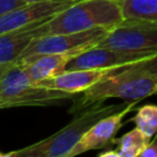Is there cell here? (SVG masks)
Here are the masks:
<instances>
[{
	"label": "cell",
	"mask_w": 157,
	"mask_h": 157,
	"mask_svg": "<svg viewBox=\"0 0 157 157\" xmlns=\"http://www.w3.org/2000/svg\"><path fill=\"white\" fill-rule=\"evenodd\" d=\"M140 63L123 66L118 71L105 76L96 85L83 91L81 98L75 101L70 112H78L86 107L103 103L109 98L137 102L156 93L157 74L146 70L140 65Z\"/></svg>",
	"instance_id": "1"
},
{
	"label": "cell",
	"mask_w": 157,
	"mask_h": 157,
	"mask_svg": "<svg viewBox=\"0 0 157 157\" xmlns=\"http://www.w3.org/2000/svg\"><path fill=\"white\" fill-rule=\"evenodd\" d=\"M129 102L121 104L97 103L77 112V115L53 135L27 147L5 153L6 157H70L74 147L82 135L99 119L121 109Z\"/></svg>",
	"instance_id": "2"
},
{
	"label": "cell",
	"mask_w": 157,
	"mask_h": 157,
	"mask_svg": "<svg viewBox=\"0 0 157 157\" xmlns=\"http://www.w3.org/2000/svg\"><path fill=\"white\" fill-rule=\"evenodd\" d=\"M123 21L117 0H80L39 25V33L59 34L108 28Z\"/></svg>",
	"instance_id": "3"
},
{
	"label": "cell",
	"mask_w": 157,
	"mask_h": 157,
	"mask_svg": "<svg viewBox=\"0 0 157 157\" xmlns=\"http://www.w3.org/2000/svg\"><path fill=\"white\" fill-rule=\"evenodd\" d=\"M74 96L33 82L16 61L0 66V109L52 105L72 99Z\"/></svg>",
	"instance_id": "4"
},
{
	"label": "cell",
	"mask_w": 157,
	"mask_h": 157,
	"mask_svg": "<svg viewBox=\"0 0 157 157\" xmlns=\"http://www.w3.org/2000/svg\"><path fill=\"white\" fill-rule=\"evenodd\" d=\"M97 47L131 53H157V23L123 20L112 27Z\"/></svg>",
	"instance_id": "5"
},
{
	"label": "cell",
	"mask_w": 157,
	"mask_h": 157,
	"mask_svg": "<svg viewBox=\"0 0 157 157\" xmlns=\"http://www.w3.org/2000/svg\"><path fill=\"white\" fill-rule=\"evenodd\" d=\"M108 28H93L83 32L42 36L34 38L23 50L18 59H23L37 54L83 52L91 47L97 45V43L108 33Z\"/></svg>",
	"instance_id": "6"
},
{
	"label": "cell",
	"mask_w": 157,
	"mask_h": 157,
	"mask_svg": "<svg viewBox=\"0 0 157 157\" xmlns=\"http://www.w3.org/2000/svg\"><path fill=\"white\" fill-rule=\"evenodd\" d=\"M156 54V53H155ZM152 53H131L121 52L102 47H91L76 54L66 65V70H85V69H109L131 65L144 61L152 55Z\"/></svg>",
	"instance_id": "7"
},
{
	"label": "cell",
	"mask_w": 157,
	"mask_h": 157,
	"mask_svg": "<svg viewBox=\"0 0 157 157\" xmlns=\"http://www.w3.org/2000/svg\"><path fill=\"white\" fill-rule=\"evenodd\" d=\"M136 101H130L121 109L97 120L80 139V141L74 147L70 157L93 151L99 148H105L108 145L114 142V137L118 130L123 125V119L126 114H129L134 107Z\"/></svg>",
	"instance_id": "8"
},
{
	"label": "cell",
	"mask_w": 157,
	"mask_h": 157,
	"mask_svg": "<svg viewBox=\"0 0 157 157\" xmlns=\"http://www.w3.org/2000/svg\"><path fill=\"white\" fill-rule=\"evenodd\" d=\"M76 1H42L31 2L0 15V36L43 22L67 9Z\"/></svg>",
	"instance_id": "9"
},
{
	"label": "cell",
	"mask_w": 157,
	"mask_h": 157,
	"mask_svg": "<svg viewBox=\"0 0 157 157\" xmlns=\"http://www.w3.org/2000/svg\"><path fill=\"white\" fill-rule=\"evenodd\" d=\"M120 67H109V69H85V70H65L64 72L40 81L39 85L59 90L63 92H67L71 94H76L80 92H83L96 85L98 81L104 78L105 76L118 71Z\"/></svg>",
	"instance_id": "10"
},
{
	"label": "cell",
	"mask_w": 157,
	"mask_h": 157,
	"mask_svg": "<svg viewBox=\"0 0 157 157\" xmlns=\"http://www.w3.org/2000/svg\"><path fill=\"white\" fill-rule=\"evenodd\" d=\"M81 52H66V53H49V54H37L16 60L20 64L29 78L39 83L40 81L52 78L66 70L69 61Z\"/></svg>",
	"instance_id": "11"
},
{
	"label": "cell",
	"mask_w": 157,
	"mask_h": 157,
	"mask_svg": "<svg viewBox=\"0 0 157 157\" xmlns=\"http://www.w3.org/2000/svg\"><path fill=\"white\" fill-rule=\"evenodd\" d=\"M40 23L42 22H38L0 36V66L15 63L28 44L34 38L40 37L38 28Z\"/></svg>",
	"instance_id": "12"
},
{
	"label": "cell",
	"mask_w": 157,
	"mask_h": 157,
	"mask_svg": "<svg viewBox=\"0 0 157 157\" xmlns=\"http://www.w3.org/2000/svg\"><path fill=\"white\" fill-rule=\"evenodd\" d=\"M123 20L157 23V0H117Z\"/></svg>",
	"instance_id": "13"
},
{
	"label": "cell",
	"mask_w": 157,
	"mask_h": 157,
	"mask_svg": "<svg viewBox=\"0 0 157 157\" xmlns=\"http://www.w3.org/2000/svg\"><path fill=\"white\" fill-rule=\"evenodd\" d=\"M150 139L151 137L139 128H135L124 134L120 139H114V142L118 145L117 150L119 152V157H140L141 152L150 144Z\"/></svg>",
	"instance_id": "14"
},
{
	"label": "cell",
	"mask_w": 157,
	"mask_h": 157,
	"mask_svg": "<svg viewBox=\"0 0 157 157\" xmlns=\"http://www.w3.org/2000/svg\"><path fill=\"white\" fill-rule=\"evenodd\" d=\"M131 121L148 137H153L157 134V105L150 103L140 107Z\"/></svg>",
	"instance_id": "15"
},
{
	"label": "cell",
	"mask_w": 157,
	"mask_h": 157,
	"mask_svg": "<svg viewBox=\"0 0 157 157\" xmlns=\"http://www.w3.org/2000/svg\"><path fill=\"white\" fill-rule=\"evenodd\" d=\"M22 5H26L23 0H0V15L11 11L16 7H20Z\"/></svg>",
	"instance_id": "16"
},
{
	"label": "cell",
	"mask_w": 157,
	"mask_h": 157,
	"mask_svg": "<svg viewBox=\"0 0 157 157\" xmlns=\"http://www.w3.org/2000/svg\"><path fill=\"white\" fill-rule=\"evenodd\" d=\"M140 65H141L142 67H145L146 70L157 74V53H156L155 55H152L151 58H148V59L141 61Z\"/></svg>",
	"instance_id": "17"
},
{
	"label": "cell",
	"mask_w": 157,
	"mask_h": 157,
	"mask_svg": "<svg viewBox=\"0 0 157 157\" xmlns=\"http://www.w3.org/2000/svg\"><path fill=\"white\" fill-rule=\"evenodd\" d=\"M99 156H102V157H119V152H118V150H109V151L101 152Z\"/></svg>",
	"instance_id": "18"
},
{
	"label": "cell",
	"mask_w": 157,
	"mask_h": 157,
	"mask_svg": "<svg viewBox=\"0 0 157 157\" xmlns=\"http://www.w3.org/2000/svg\"><path fill=\"white\" fill-rule=\"evenodd\" d=\"M26 4L31 2H42V1H80V0H23Z\"/></svg>",
	"instance_id": "19"
},
{
	"label": "cell",
	"mask_w": 157,
	"mask_h": 157,
	"mask_svg": "<svg viewBox=\"0 0 157 157\" xmlns=\"http://www.w3.org/2000/svg\"><path fill=\"white\" fill-rule=\"evenodd\" d=\"M150 142H151V144H152L153 146H156V147H157V134H156V135L153 136V139H152V140H151Z\"/></svg>",
	"instance_id": "20"
},
{
	"label": "cell",
	"mask_w": 157,
	"mask_h": 157,
	"mask_svg": "<svg viewBox=\"0 0 157 157\" xmlns=\"http://www.w3.org/2000/svg\"><path fill=\"white\" fill-rule=\"evenodd\" d=\"M0 157H5V153H1L0 152Z\"/></svg>",
	"instance_id": "21"
}]
</instances>
